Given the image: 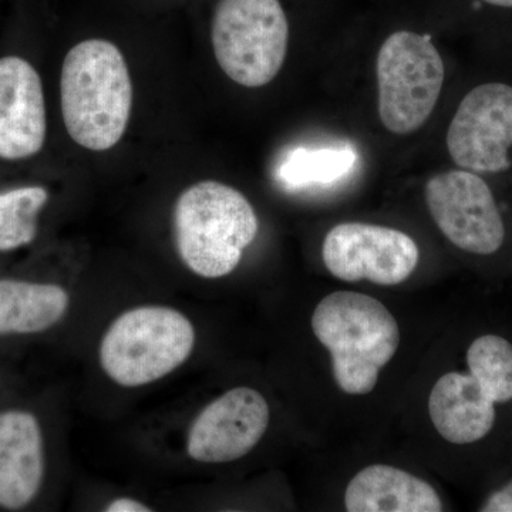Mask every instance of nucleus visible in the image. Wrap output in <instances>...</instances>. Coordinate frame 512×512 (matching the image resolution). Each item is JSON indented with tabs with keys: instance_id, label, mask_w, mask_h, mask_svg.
<instances>
[{
	"instance_id": "obj_7",
	"label": "nucleus",
	"mask_w": 512,
	"mask_h": 512,
	"mask_svg": "<svg viewBox=\"0 0 512 512\" xmlns=\"http://www.w3.org/2000/svg\"><path fill=\"white\" fill-rule=\"evenodd\" d=\"M376 77L380 121L390 133L409 136L436 109L446 70L429 37L399 30L380 46Z\"/></svg>"
},
{
	"instance_id": "obj_20",
	"label": "nucleus",
	"mask_w": 512,
	"mask_h": 512,
	"mask_svg": "<svg viewBox=\"0 0 512 512\" xmlns=\"http://www.w3.org/2000/svg\"><path fill=\"white\" fill-rule=\"evenodd\" d=\"M483 2L498 8H512V0H483Z\"/></svg>"
},
{
	"instance_id": "obj_2",
	"label": "nucleus",
	"mask_w": 512,
	"mask_h": 512,
	"mask_svg": "<svg viewBox=\"0 0 512 512\" xmlns=\"http://www.w3.org/2000/svg\"><path fill=\"white\" fill-rule=\"evenodd\" d=\"M133 82L119 47L89 39L72 47L60 73V109L67 134L90 151H107L126 134Z\"/></svg>"
},
{
	"instance_id": "obj_11",
	"label": "nucleus",
	"mask_w": 512,
	"mask_h": 512,
	"mask_svg": "<svg viewBox=\"0 0 512 512\" xmlns=\"http://www.w3.org/2000/svg\"><path fill=\"white\" fill-rule=\"evenodd\" d=\"M271 410L262 393L235 387L208 404L191 424L187 453L205 464H224L251 453L265 436Z\"/></svg>"
},
{
	"instance_id": "obj_5",
	"label": "nucleus",
	"mask_w": 512,
	"mask_h": 512,
	"mask_svg": "<svg viewBox=\"0 0 512 512\" xmlns=\"http://www.w3.org/2000/svg\"><path fill=\"white\" fill-rule=\"evenodd\" d=\"M194 346V325L183 312L138 306L121 313L104 333L100 365L119 386H146L184 365Z\"/></svg>"
},
{
	"instance_id": "obj_10",
	"label": "nucleus",
	"mask_w": 512,
	"mask_h": 512,
	"mask_svg": "<svg viewBox=\"0 0 512 512\" xmlns=\"http://www.w3.org/2000/svg\"><path fill=\"white\" fill-rule=\"evenodd\" d=\"M446 144L451 160L477 174L510 170L512 147V86L484 83L461 100L448 127Z\"/></svg>"
},
{
	"instance_id": "obj_8",
	"label": "nucleus",
	"mask_w": 512,
	"mask_h": 512,
	"mask_svg": "<svg viewBox=\"0 0 512 512\" xmlns=\"http://www.w3.org/2000/svg\"><path fill=\"white\" fill-rule=\"evenodd\" d=\"M431 218L460 251L476 256L500 254L507 241V225L493 190L473 171L450 170L426 184Z\"/></svg>"
},
{
	"instance_id": "obj_15",
	"label": "nucleus",
	"mask_w": 512,
	"mask_h": 512,
	"mask_svg": "<svg viewBox=\"0 0 512 512\" xmlns=\"http://www.w3.org/2000/svg\"><path fill=\"white\" fill-rule=\"evenodd\" d=\"M62 286L0 279V335H32L53 328L69 309Z\"/></svg>"
},
{
	"instance_id": "obj_1",
	"label": "nucleus",
	"mask_w": 512,
	"mask_h": 512,
	"mask_svg": "<svg viewBox=\"0 0 512 512\" xmlns=\"http://www.w3.org/2000/svg\"><path fill=\"white\" fill-rule=\"evenodd\" d=\"M466 369L440 377L430 393V419L441 439L457 447L491 440L501 413L512 407V339L503 333L474 336L464 353Z\"/></svg>"
},
{
	"instance_id": "obj_13",
	"label": "nucleus",
	"mask_w": 512,
	"mask_h": 512,
	"mask_svg": "<svg viewBox=\"0 0 512 512\" xmlns=\"http://www.w3.org/2000/svg\"><path fill=\"white\" fill-rule=\"evenodd\" d=\"M43 477L45 447L35 414L0 413V508L18 511L32 503Z\"/></svg>"
},
{
	"instance_id": "obj_16",
	"label": "nucleus",
	"mask_w": 512,
	"mask_h": 512,
	"mask_svg": "<svg viewBox=\"0 0 512 512\" xmlns=\"http://www.w3.org/2000/svg\"><path fill=\"white\" fill-rule=\"evenodd\" d=\"M43 185L26 184L0 190V252H12L35 242L39 217L49 202Z\"/></svg>"
},
{
	"instance_id": "obj_17",
	"label": "nucleus",
	"mask_w": 512,
	"mask_h": 512,
	"mask_svg": "<svg viewBox=\"0 0 512 512\" xmlns=\"http://www.w3.org/2000/svg\"><path fill=\"white\" fill-rule=\"evenodd\" d=\"M357 161L355 148H295L282 161L279 178L292 188L329 185L352 173Z\"/></svg>"
},
{
	"instance_id": "obj_6",
	"label": "nucleus",
	"mask_w": 512,
	"mask_h": 512,
	"mask_svg": "<svg viewBox=\"0 0 512 512\" xmlns=\"http://www.w3.org/2000/svg\"><path fill=\"white\" fill-rule=\"evenodd\" d=\"M211 42L222 72L239 86L258 89L284 67L288 18L279 0H218Z\"/></svg>"
},
{
	"instance_id": "obj_9",
	"label": "nucleus",
	"mask_w": 512,
	"mask_h": 512,
	"mask_svg": "<svg viewBox=\"0 0 512 512\" xmlns=\"http://www.w3.org/2000/svg\"><path fill=\"white\" fill-rule=\"evenodd\" d=\"M322 258L326 269L340 281L394 286L412 276L420 251L399 229L343 222L326 234Z\"/></svg>"
},
{
	"instance_id": "obj_12",
	"label": "nucleus",
	"mask_w": 512,
	"mask_h": 512,
	"mask_svg": "<svg viewBox=\"0 0 512 512\" xmlns=\"http://www.w3.org/2000/svg\"><path fill=\"white\" fill-rule=\"evenodd\" d=\"M46 140L47 107L39 70L15 53L0 56V161L32 160Z\"/></svg>"
},
{
	"instance_id": "obj_3",
	"label": "nucleus",
	"mask_w": 512,
	"mask_h": 512,
	"mask_svg": "<svg viewBox=\"0 0 512 512\" xmlns=\"http://www.w3.org/2000/svg\"><path fill=\"white\" fill-rule=\"evenodd\" d=\"M316 339L329 350L335 382L352 396L373 392L400 345L399 323L382 302L353 291L330 293L312 315Z\"/></svg>"
},
{
	"instance_id": "obj_19",
	"label": "nucleus",
	"mask_w": 512,
	"mask_h": 512,
	"mask_svg": "<svg viewBox=\"0 0 512 512\" xmlns=\"http://www.w3.org/2000/svg\"><path fill=\"white\" fill-rule=\"evenodd\" d=\"M107 512H150L151 508H148L146 504L140 503V501L133 500V498L123 497L117 498V500L111 501L106 508Z\"/></svg>"
},
{
	"instance_id": "obj_4",
	"label": "nucleus",
	"mask_w": 512,
	"mask_h": 512,
	"mask_svg": "<svg viewBox=\"0 0 512 512\" xmlns=\"http://www.w3.org/2000/svg\"><path fill=\"white\" fill-rule=\"evenodd\" d=\"M258 231L251 202L220 181L191 185L175 202V247L184 265L201 278L232 274Z\"/></svg>"
},
{
	"instance_id": "obj_18",
	"label": "nucleus",
	"mask_w": 512,
	"mask_h": 512,
	"mask_svg": "<svg viewBox=\"0 0 512 512\" xmlns=\"http://www.w3.org/2000/svg\"><path fill=\"white\" fill-rule=\"evenodd\" d=\"M478 511L512 512V477L505 483L491 490L484 498Z\"/></svg>"
},
{
	"instance_id": "obj_14",
	"label": "nucleus",
	"mask_w": 512,
	"mask_h": 512,
	"mask_svg": "<svg viewBox=\"0 0 512 512\" xmlns=\"http://www.w3.org/2000/svg\"><path fill=\"white\" fill-rule=\"evenodd\" d=\"M349 512H440V495L427 481L402 468L373 464L350 481L345 493Z\"/></svg>"
}]
</instances>
